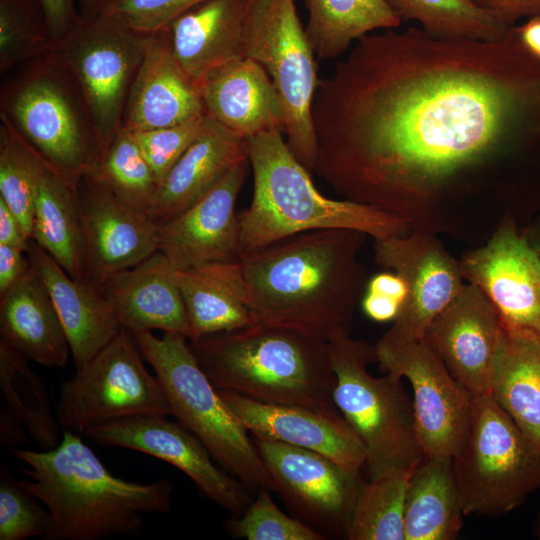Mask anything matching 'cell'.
Instances as JSON below:
<instances>
[{"mask_svg":"<svg viewBox=\"0 0 540 540\" xmlns=\"http://www.w3.org/2000/svg\"><path fill=\"white\" fill-rule=\"evenodd\" d=\"M316 172L412 230L483 244L540 211V59L502 39L411 27L358 41L319 81Z\"/></svg>","mask_w":540,"mask_h":540,"instance_id":"6da1fadb","label":"cell"},{"mask_svg":"<svg viewBox=\"0 0 540 540\" xmlns=\"http://www.w3.org/2000/svg\"><path fill=\"white\" fill-rule=\"evenodd\" d=\"M368 237L353 229L313 230L242 256L258 321L324 342L350 334L369 279L359 259Z\"/></svg>","mask_w":540,"mask_h":540,"instance_id":"7a4b0ae2","label":"cell"},{"mask_svg":"<svg viewBox=\"0 0 540 540\" xmlns=\"http://www.w3.org/2000/svg\"><path fill=\"white\" fill-rule=\"evenodd\" d=\"M26 464L21 486L50 514L43 540H102L139 531L143 514L172 507L167 479L137 483L115 477L79 434L64 431L57 446L43 451L10 449Z\"/></svg>","mask_w":540,"mask_h":540,"instance_id":"3957f363","label":"cell"},{"mask_svg":"<svg viewBox=\"0 0 540 540\" xmlns=\"http://www.w3.org/2000/svg\"><path fill=\"white\" fill-rule=\"evenodd\" d=\"M246 140L254 185L250 205L238 214L241 257L313 230L353 229L374 240L411 232L404 220L392 214L321 194L281 130L265 131Z\"/></svg>","mask_w":540,"mask_h":540,"instance_id":"277c9868","label":"cell"},{"mask_svg":"<svg viewBox=\"0 0 540 540\" xmlns=\"http://www.w3.org/2000/svg\"><path fill=\"white\" fill-rule=\"evenodd\" d=\"M189 346L217 390L263 403L339 411L327 342L259 322L189 340Z\"/></svg>","mask_w":540,"mask_h":540,"instance_id":"5b68a950","label":"cell"},{"mask_svg":"<svg viewBox=\"0 0 540 540\" xmlns=\"http://www.w3.org/2000/svg\"><path fill=\"white\" fill-rule=\"evenodd\" d=\"M0 116L76 183L94 173L105 153L81 89L55 50L22 64L2 83Z\"/></svg>","mask_w":540,"mask_h":540,"instance_id":"8992f818","label":"cell"},{"mask_svg":"<svg viewBox=\"0 0 540 540\" xmlns=\"http://www.w3.org/2000/svg\"><path fill=\"white\" fill-rule=\"evenodd\" d=\"M327 344L336 376L334 402L365 447L370 478L412 470L424 453L402 378L369 372L377 356L375 346L365 340L348 334Z\"/></svg>","mask_w":540,"mask_h":540,"instance_id":"52a82bcc","label":"cell"},{"mask_svg":"<svg viewBox=\"0 0 540 540\" xmlns=\"http://www.w3.org/2000/svg\"><path fill=\"white\" fill-rule=\"evenodd\" d=\"M153 368L169 403L170 414L192 432L213 459L243 484L268 488L270 480L248 430L212 385L181 333H132Z\"/></svg>","mask_w":540,"mask_h":540,"instance_id":"ba28073f","label":"cell"},{"mask_svg":"<svg viewBox=\"0 0 540 540\" xmlns=\"http://www.w3.org/2000/svg\"><path fill=\"white\" fill-rule=\"evenodd\" d=\"M453 467L465 516L504 515L540 490L539 450L490 395L472 397Z\"/></svg>","mask_w":540,"mask_h":540,"instance_id":"9c48e42d","label":"cell"},{"mask_svg":"<svg viewBox=\"0 0 540 540\" xmlns=\"http://www.w3.org/2000/svg\"><path fill=\"white\" fill-rule=\"evenodd\" d=\"M244 56L260 64L283 103L286 142L313 172L317 143L312 106L319 85L316 55L302 26L295 0H250Z\"/></svg>","mask_w":540,"mask_h":540,"instance_id":"30bf717a","label":"cell"},{"mask_svg":"<svg viewBox=\"0 0 540 540\" xmlns=\"http://www.w3.org/2000/svg\"><path fill=\"white\" fill-rule=\"evenodd\" d=\"M131 332L118 335L59 388L56 414L64 431L87 430L122 418L170 414L157 376L145 367Z\"/></svg>","mask_w":540,"mask_h":540,"instance_id":"8fae6325","label":"cell"},{"mask_svg":"<svg viewBox=\"0 0 540 540\" xmlns=\"http://www.w3.org/2000/svg\"><path fill=\"white\" fill-rule=\"evenodd\" d=\"M150 35L102 16L76 19L55 51L76 79L106 151L123 128V114Z\"/></svg>","mask_w":540,"mask_h":540,"instance_id":"7c38bea8","label":"cell"},{"mask_svg":"<svg viewBox=\"0 0 540 540\" xmlns=\"http://www.w3.org/2000/svg\"><path fill=\"white\" fill-rule=\"evenodd\" d=\"M270 487L307 523L326 533L346 535L364 485L360 471L347 469L309 449L253 436Z\"/></svg>","mask_w":540,"mask_h":540,"instance_id":"4fadbf2b","label":"cell"},{"mask_svg":"<svg viewBox=\"0 0 540 540\" xmlns=\"http://www.w3.org/2000/svg\"><path fill=\"white\" fill-rule=\"evenodd\" d=\"M374 346L380 370L410 383L424 455L453 458L467 436L472 396L423 339Z\"/></svg>","mask_w":540,"mask_h":540,"instance_id":"5bb4252c","label":"cell"},{"mask_svg":"<svg viewBox=\"0 0 540 540\" xmlns=\"http://www.w3.org/2000/svg\"><path fill=\"white\" fill-rule=\"evenodd\" d=\"M373 253L375 263L398 273L408 289L399 316L377 343L422 340L431 321L466 283L459 259L445 248L438 235L421 230L376 239Z\"/></svg>","mask_w":540,"mask_h":540,"instance_id":"9a60e30c","label":"cell"},{"mask_svg":"<svg viewBox=\"0 0 540 540\" xmlns=\"http://www.w3.org/2000/svg\"><path fill=\"white\" fill-rule=\"evenodd\" d=\"M459 261L465 281L484 293L507 333L540 337V254L514 218H503Z\"/></svg>","mask_w":540,"mask_h":540,"instance_id":"2e32d148","label":"cell"},{"mask_svg":"<svg viewBox=\"0 0 540 540\" xmlns=\"http://www.w3.org/2000/svg\"><path fill=\"white\" fill-rule=\"evenodd\" d=\"M84 434L99 445L136 450L175 466L234 517L240 516L250 504L245 484L220 469L192 432L166 416L122 418L93 427Z\"/></svg>","mask_w":540,"mask_h":540,"instance_id":"e0dca14e","label":"cell"},{"mask_svg":"<svg viewBox=\"0 0 540 540\" xmlns=\"http://www.w3.org/2000/svg\"><path fill=\"white\" fill-rule=\"evenodd\" d=\"M506 331L495 307L466 282L431 321L423 340L472 397L489 395Z\"/></svg>","mask_w":540,"mask_h":540,"instance_id":"ac0fdd59","label":"cell"},{"mask_svg":"<svg viewBox=\"0 0 540 540\" xmlns=\"http://www.w3.org/2000/svg\"><path fill=\"white\" fill-rule=\"evenodd\" d=\"M250 167L248 157L241 160L189 208L159 225L158 251L174 270L241 259L235 205Z\"/></svg>","mask_w":540,"mask_h":540,"instance_id":"d6986e66","label":"cell"},{"mask_svg":"<svg viewBox=\"0 0 540 540\" xmlns=\"http://www.w3.org/2000/svg\"><path fill=\"white\" fill-rule=\"evenodd\" d=\"M86 278L98 286L158 251L159 225L90 177L79 182Z\"/></svg>","mask_w":540,"mask_h":540,"instance_id":"ffe728a7","label":"cell"},{"mask_svg":"<svg viewBox=\"0 0 540 540\" xmlns=\"http://www.w3.org/2000/svg\"><path fill=\"white\" fill-rule=\"evenodd\" d=\"M218 391L253 436L312 450L354 471L366 463L360 437L339 411L263 403L236 392Z\"/></svg>","mask_w":540,"mask_h":540,"instance_id":"44dd1931","label":"cell"},{"mask_svg":"<svg viewBox=\"0 0 540 540\" xmlns=\"http://www.w3.org/2000/svg\"><path fill=\"white\" fill-rule=\"evenodd\" d=\"M204 114L198 87L173 54L168 28L150 35L128 95L123 128L152 130Z\"/></svg>","mask_w":540,"mask_h":540,"instance_id":"7402d4cb","label":"cell"},{"mask_svg":"<svg viewBox=\"0 0 540 540\" xmlns=\"http://www.w3.org/2000/svg\"><path fill=\"white\" fill-rule=\"evenodd\" d=\"M205 114L242 138L284 131L280 95L264 68L249 57L229 60L197 84Z\"/></svg>","mask_w":540,"mask_h":540,"instance_id":"603a6c76","label":"cell"},{"mask_svg":"<svg viewBox=\"0 0 540 540\" xmlns=\"http://www.w3.org/2000/svg\"><path fill=\"white\" fill-rule=\"evenodd\" d=\"M64 328L76 369L108 345L122 329L102 288L72 278L32 239L26 251Z\"/></svg>","mask_w":540,"mask_h":540,"instance_id":"cb8c5ba5","label":"cell"},{"mask_svg":"<svg viewBox=\"0 0 540 540\" xmlns=\"http://www.w3.org/2000/svg\"><path fill=\"white\" fill-rule=\"evenodd\" d=\"M101 288L121 327L129 332L160 330L189 338L187 313L175 270L160 251L110 276Z\"/></svg>","mask_w":540,"mask_h":540,"instance_id":"d4e9b609","label":"cell"},{"mask_svg":"<svg viewBox=\"0 0 540 540\" xmlns=\"http://www.w3.org/2000/svg\"><path fill=\"white\" fill-rule=\"evenodd\" d=\"M247 157V140L207 116L202 133L159 182L146 214L158 225L169 221Z\"/></svg>","mask_w":540,"mask_h":540,"instance_id":"484cf974","label":"cell"},{"mask_svg":"<svg viewBox=\"0 0 540 540\" xmlns=\"http://www.w3.org/2000/svg\"><path fill=\"white\" fill-rule=\"evenodd\" d=\"M250 0H206L168 27L173 54L196 84L217 66L244 56Z\"/></svg>","mask_w":540,"mask_h":540,"instance_id":"4316f807","label":"cell"},{"mask_svg":"<svg viewBox=\"0 0 540 540\" xmlns=\"http://www.w3.org/2000/svg\"><path fill=\"white\" fill-rule=\"evenodd\" d=\"M0 340L49 368L67 364L71 351L64 328L31 262L19 280L0 295Z\"/></svg>","mask_w":540,"mask_h":540,"instance_id":"83f0119b","label":"cell"},{"mask_svg":"<svg viewBox=\"0 0 540 540\" xmlns=\"http://www.w3.org/2000/svg\"><path fill=\"white\" fill-rule=\"evenodd\" d=\"M175 277L187 313L188 340L259 323L248 302L240 260L175 270Z\"/></svg>","mask_w":540,"mask_h":540,"instance_id":"f1b7e54d","label":"cell"},{"mask_svg":"<svg viewBox=\"0 0 540 540\" xmlns=\"http://www.w3.org/2000/svg\"><path fill=\"white\" fill-rule=\"evenodd\" d=\"M31 239L72 278L86 279L79 183L43 158L36 183Z\"/></svg>","mask_w":540,"mask_h":540,"instance_id":"f546056e","label":"cell"},{"mask_svg":"<svg viewBox=\"0 0 540 540\" xmlns=\"http://www.w3.org/2000/svg\"><path fill=\"white\" fill-rule=\"evenodd\" d=\"M464 516L453 458L424 455L406 488L404 540H454Z\"/></svg>","mask_w":540,"mask_h":540,"instance_id":"4dcf8cb0","label":"cell"},{"mask_svg":"<svg viewBox=\"0 0 540 540\" xmlns=\"http://www.w3.org/2000/svg\"><path fill=\"white\" fill-rule=\"evenodd\" d=\"M489 395L540 452V337L506 332Z\"/></svg>","mask_w":540,"mask_h":540,"instance_id":"1f68e13d","label":"cell"},{"mask_svg":"<svg viewBox=\"0 0 540 540\" xmlns=\"http://www.w3.org/2000/svg\"><path fill=\"white\" fill-rule=\"evenodd\" d=\"M305 5V31L319 59L336 58L374 30L402 23L385 0H305Z\"/></svg>","mask_w":540,"mask_h":540,"instance_id":"d6a6232c","label":"cell"},{"mask_svg":"<svg viewBox=\"0 0 540 540\" xmlns=\"http://www.w3.org/2000/svg\"><path fill=\"white\" fill-rule=\"evenodd\" d=\"M29 359L0 340V390L5 407L27 428L44 450L61 441L62 429L42 379L30 368Z\"/></svg>","mask_w":540,"mask_h":540,"instance_id":"836d02e7","label":"cell"},{"mask_svg":"<svg viewBox=\"0 0 540 540\" xmlns=\"http://www.w3.org/2000/svg\"><path fill=\"white\" fill-rule=\"evenodd\" d=\"M401 21H417L429 35L442 39L499 40L509 26L468 0H385Z\"/></svg>","mask_w":540,"mask_h":540,"instance_id":"e575fe53","label":"cell"},{"mask_svg":"<svg viewBox=\"0 0 540 540\" xmlns=\"http://www.w3.org/2000/svg\"><path fill=\"white\" fill-rule=\"evenodd\" d=\"M412 470H393L364 483L346 537L349 540H404V503Z\"/></svg>","mask_w":540,"mask_h":540,"instance_id":"d590c367","label":"cell"},{"mask_svg":"<svg viewBox=\"0 0 540 540\" xmlns=\"http://www.w3.org/2000/svg\"><path fill=\"white\" fill-rule=\"evenodd\" d=\"M86 177L145 213L158 186L132 134L124 128L111 141L94 173Z\"/></svg>","mask_w":540,"mask_h":540,"instance_id":"8d00e7d4","label":"cell"},{"mask_svg":"<svg viewBox=\"0 0 540 540\" xmlns=\"http://www.w3.org/2000/svg\"><path fill=\"white\" fill-rule=\"evenodd\" d=\"M0 121V199L17 217L25 238L31 240L41 157L4 117Z\"/></svg>","mask_w":540,"mask_h":540,"instance_id":"74e56055","label":"cell"},{"mask_svg":"<svg viewBox=\"0 0 540 540\" xmlns=\"http://www.w3.org/2000/svg\"><path fill=\"white\" fill-rule=\"evenodd\" d=\"M39 0H0V72L55 50Z\"/></svg>","mask_w":540,"mask_h":540,"instance_id":"f35d334b","label":"cell"},{"mask_svg":"<svg viewBox=\"0 0 540 540\" xmlns=\"http://www.w3.org/2000/svg\"><path fill=\"white\" fill-rule=\"evenodd\" d=\"M228 532L247 540H323L324 534L300 519L285 514L266 488L245 511L226 523Z\"/></svg>","mask_w":540,"mask_h":540,"instance_id":"ab89813d","label":"cell"},{"mask_svg":"<svg viewBox=\"0 0 540 540\" xmlns=\"http://www.w3.org/2000/svg\"><path fill=\"white\" fill-rule=\"evenodd\" d=\"M39 502L3 466L0 473V540L42 539L51 518Z\"/></svg>","mask_w":540,"mask_h":540,"instance_id":"60d3db41","label":"cell"},{"mask_svg":"<svg viewBox=\"0 0 540 540\" xmlns=\"http://www.w3.org/2000/svg\"><path fill=\"white\" fill-rule=\"evenodd\" d=\"M206 121L204 114L173 126L130 132L158 184L202 133Z\"/></svg>","mask_w":540,"mask_h":540,"instance_id":"b9f144b4","label":"cell"},{"mask_svg":"<svg viewBox=\"0 0 540 540\" xmlns=\"http://www.w3.org/2000/svg\"><path fill=\"white\" fill-rule=\"evenodd\" d=\"M206 0H113L100 14L134 32L152 35ZM98 16V15H97Z\"/></svg>","mask_w":540,"mask_h":540,"instance_id":"7bdbcfd3","label":"cell"},{"mask_svg":"<svg viewBox=\"0 0 540 540\" xmlns=\"http://www.w3.org/2000/svg\"><path fill=\"white\" fill-rule=\"evenodd\" d=\"M474 6L494 15L509 26L521 18L540 14V0H468Z\"/></svg>","mask_w":540,"mask_h":540,"instance_id":"ee69618b","label":"cell"},{"mask_svg":"<svg viewBox=\"0 0 540 540\" xmlns=\"http://www.w3.org/2000/svg\"><path fill=\"white\" fill-rule=\"evenodd\" d=\"M50 35L55 45L67 33L80 13L77 10L78 0H39Z\"/></svg>","mask_w":540,"mask_h":540,"instance_id":"f6af8a7d","label":"cell"},{"mask_svg":"<svg viewBox=\"0 0 540 540\" xmlns=\"http://www.w3.org/2000/svg\"><path fill=\"white\" fill-rule=\"evenodd\" d=\"M24 248L0 244V295L9 290L30 266Z\"/></svg>","mask_w":540,"mask_h":540,"instance_id":"bcb514c9","label":"cell"},{"mask_svg":"<svg viewBox=\"0 0 540 540\" xmlns=\"http://www.w3.org/2000/svg\"><path fill=\"white\" fill-rule=\"evenodd\" d=\"M360 306L367 318L378 323H386L395 321L403 308V303L384 294L364 291Z\"/></svg>","mask_w":540,"mask_h":540,"instance_id":"7dc6e473","label":"cell"},{"mask_svg":"<svg viewBox=\"0 0 540 540\" xmlns=\"http://www.w3.org/2000/svg\"><path fill=\"white\" fill-rule=\"evenodd\" d=\"M365 291L384 294L404 303L408 289L404 279L396 272L385 269L369 277Z\"/></svg>","mask_w":540,"mask_h":540,"instance_id":"c3c4849f","label":"cell"},{"mask_svg":"<svg viewBox=\"0 0 540 540\" xmlns=\"http://www.w3.org/2000/svg\"><path fill=\"white\" fill-rule=\"evenodd\" d=\"M28 242L17 217L0 199V244L18 246L27 250Z\"/></svg>","mask_w":540,"mask_h":540,"instance_id":"681fc988","label":"cell"},{"mask_svg":"<svg viewBox=\"0 0 540 540\" xmlns=\"http://www.w3.org/2000/svg\"><path fill=\"white\" fill-rule=\"evenodd\" d=\"M24 424L5 406L0 411V442L12 449L26 441Z\"/></svg>","mask_w":540,"mask_h":540,"instance_id":"f907efd6","label":"cell"},{"mask_svg":"<svg viewBox=\"0 0 540 540\" xmlns=\"http://www.w3.org/2000/svg\"><path fill=\"white\" fill-rule=\"evenodd\" d=\"M516 30L525 47L540 59V14L532 16L524 24L516 26Z\"/></svg>","mask_w":540,"mask_h":540,"instance_id":"816d5d0a","label":"cell"},{"mask_svg":"<svg viewBox=\"0 0 540 540\" xmlns=\"http://www.w3.org/2000/svg\"><path fill=\"white\" fill-rule=\"evenodd\" d=\"M522 233L540 254V211L523 227Z\"/></svg>","mask_w":540,"mask_h":540,"instance_id":"f5cc1de1","label":"cell"},{"mask_svg":"<svg viewBox=\"0 0 540 540\" xmlns=\"http://www.w3.org/2000/svg\"><path fill=\"white\" fill-rule=\"evenodd\" d=\"M113 0H78L79 13L82 16L99 15Z\"/></svg>","mask_w":540,"mask_h":540,"instance_id":"db71d44e","label":"cell"},{"mask_svg":"<svg viewBox=\"0 0 540 540\" xmlns=\"http://www.w3.org/2000/svg\"><path fill=\"white\" fill-rule=\"evenodd\" d=\"M532 534L536 539L540 540V508L532 524Z\"/></svg>","mask_w":540,"mask_h":540,"instance_id":"11a10c76","label":"cell"}]
</instances>
